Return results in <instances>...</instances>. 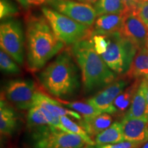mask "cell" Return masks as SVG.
Wrapping results in <instances>:
<instances>
[{"label": "cell", "instance_id": "cell-1", "mask_svg": "<svg viewBox=\"0 0 148 148\" xmlns=\"http://www.w3.org/2000/svg\"><path fill=\"white\" fill-rule=\"evenodd\" d=\"M25 40L27 66L31 72L42 69L65 45L56 36L43 14H29L26 16Z\"/></svg>", "mask_w": 148, "mask_h": 148}, {"label": "cell", "instance_id": "cell-2", "mask_svg": "<svg viewBox=\"0 0 148 148\" xmlns=\"http://www.w3.org/2000/svg\"><path fill=\"white\" fill-rule=\"evenodd\" d=\"M71 52L81 71L84 91L106 87L116 79V73L96 51L90 37L73 44Z\"/></svg>", "mask_w": 148, "mask_h": 148}, {"label": "cell", "instance_id": "cell-3", "mask_svg": "<svg viewBox=\"0 0 148 148\" xmlns=\"http://www.w3.org/2000/svg\"><path fill=\"white\" fill-rule=\"evenodd\" d=\"M71 51H62L38 73V80L46 91L57 98L72 95L79 87L78 74Z\"/></svg>", "mask_w": 148, "mask_h": 148}, {"label": "cell", "instance_id": "cell-4", "mask_svg": "<svg viewBox=\"0 0 148 148\" xmlns=\"http://www.w3.org/2000/svg\"><path fill=\"white\" fill-rule=\"evenodd\" d=\"M108 45L106 51L101 54L110 69L116 74H126L138 48L132 40L123 36L119 31L106 35Z\"/></svg>", "mask_w": 148, "mask_h": 148}, {"label": "cell", "instance_id": "cell-5", "mask_svg": "<svg viewBox=\"0 0 148 148\" xmlns=\"http://www.w3.org/2000/svg\"><path fill=\"white\" fill-rule=\"evenodd\" d=\"M41 12L51 25L53 32L66 45H73L79 40L91 36V27L74 21L67 16L47 6Z\"/></svg>", "mask_w": 148, "mask_h": 148}, {"label": "cell", "instance_id": "cell-6", "mask_svg": "<svg viewBox=\"0 0 148 148\" xmlns=\"http://www.w3.org/2000/svg\"><path fill=\"white\" fill-rule=\"evenodd\" d=\"M1 49L10 55L18 64H23L25 54V36L21 23L8 18L0 25Z\"/></svg>", "mask_w": 148, "mask_h": 148}, {"label": "cell", "instance_id": "cell-7", "mask_svg": "<svg viewBox=\"0 0 148 148\" xmlns=\"http://www.w3.org/2000/svg\"><path fill=\"white\" fill-rule=\"evenodd\" d=\"M37 92L36 85L32 80L17 79L7 83L4 96L8 101L18 110H29L34 106Z\"/></svg>", "mask_w": 148, "mask_h": 148}, {"label": "cell", "instance_id": "cell-8", "mask_svg": "<svg viewBox=\"0 0 148 148\" xmlns=\"http://www.w3.org/2000/svg\"><path fill=\"white\" fill-rule=\"evenodd\" d=\"M49 6L74 21L90 27L97 16L93 5L74 0H51Z\"/></svg>", "mask_w": 148, "mask_h": 148}, {"label": "cell", "instance_id": "cell-9", "mask_svg": "<svg viewBox=\"0 0 148 148\" xmlns=\"http://www.w3.org/2000/svg\"><path fill=\"white\" fill-rule=\"evenodd\" d=\"M34 147L38 148H82L86 143L82 137L54 127L36 138Z\"/></svg>", "mask_w": 148, "mask_h": 148}, {"label": "cell", "instance_id": "cell-10", "mask_svg": "<svg viewBox=\"0 0 148 148\" xmlns=\"http://www.w3.org/2000/svg\"><path fill=\"white\" fill-rule=\"evenodd\" d=\"M127 85L128 82L125 79H115L86 101L102 112H107L110 114H115V110L113 107L114 101Z\"/></svg>", "mask_w": 148, "mask_h": 148}, {"label": "cell", "instance_id": "cell-11", "mask_svg": "<svg viewBox=\"0 0 148 148\" xmlns=\"http://www.w3.org/2000/svg\"><path fill=\"white\" fill-rule=\"evenodd\" d=\"M119 32L137 46L146 47L148 42V27L134 12L125 13Z\"/></svg>", "mask_w": 148, "mask_h": 148}, {"label": "cell", "instance_id": "cell-12", "mask_svg": "<svg viewBox=\"0 0 148 148\" xmlns=\"http://www.w3.org/2000/svg\"><path fill=\"white\" fill-rule=\"evenodd\" d=\"M121 124L124 140L141 144L148 140V118H131L124 116Z\"/></svg>", "mask_w": 148, "mask_h": 148}, {"label": "cell", "instance_id": "cell-13", "mask_svg": "<svg viewBox=\"0 0 148 148\" xmlns=\"http://www.w3.org/2000/svg\"><path fill=\"white\" fill-rule=\"evenodd\" d=\"M125 13H110L97 16L91 27V35H108L119 31Z\"/></svg>", "mask_w": 148, "mask_h": 148}, {"label": "cell", "instance_id": "cell-14", "mask_svg": "<svg viewBox=\"0 0 148 148\" xmlns=\"http://www.w3.org/2000/svg\"><path fill=\"white\" fill-rule=\"evenodd\" d=\"M34 106L42 107L56 116H67L79 121H81L82 118V115L78 112L62 107V103L59 102L58 100L53 99L52 98L40 91L37 92L36 95Z\"/></svg>", "mask_w": 148, "mask_h": 148}, {"label": "cell", "instance_id": "cell-15", "mask_svg": "<svg viewBox=\"0 0 148 148\" xmlns=\"http://www.w3.org/2000/svg\"><path fill=\"white\" fill-rule=\"evenodd\" d=\"M27 123L29 129L34 132L35 139L53 127L50 125L41 108L38 106H34L29 109Z\"/></svg>", "mask_w": 148, "mask_h": 148}, {"label": "cell", "instance_id": "cell-16", "mask_svg": "<svg viewBox=\"0 0 148 148\" xmlns=\"http://www.w3.org/2000/svg\"><path fill=\"white\" fill-rule=\"evenodd\" d=\"M148 80L146 78L142 79L137 90L133 98L132 103L124 116L131 118L145 117L147 107V86Z\"/></svg>", "mask_w": 148, "mask_h": 148}, {"label": "cell", "instance_id": "cell-17", "mask_svg": "<svg viewBox=\"0 0 148 148\" xmlns=\"http://www.w3.org/2000/svg\"><path fill=\"white\" fill-rule=\"evenodd\" d=\"M18 124L17 114L4 100L0 103V132L3 136H10L15 132Z\"/></svg>", "mask_w": 148, "mask_h": 148}, {"label": "cell", "instance_id": "cell-18", "mask_svg": "<svg viewBox=\"0 0 148 148\" xmlns=\"http://www.w3.org/2000/svg\"><path fill=\"white\" fill-rule=\"evenodd\" d=\"M112 122L110 114L107 112L97 114L90 118H86L80 122V125L84 127L90 136H95L99 133L110 127Z\"/></svg>", "mask_w": 148, "mask_h": 148}, {"label": "cell", "instance_id": "cell-19", "mask_svg": "<svg viewBox=\"0 0 148 148\" xmlns=\"http://www.w3.org/2000/svg\"><path fill=\"white\" fill-rule=\"evenodd\" d=\"M129 78L139 79L148 76V48H140L135 56L130 68L126 73Z\"/></svg>", "mask_w": 148, "mask_h": 148}, {"label": "cell", "instance_id": "cell-20", "mask_svg": "<svg viewBox=\"0 0 148 148\" xmlns=\"http://www.w3.org/2000/svg\"><path fill=\"white\" fill-rule=\"evenodd\" d=\"M141 80L136 79L130 86H127L114 101L113 107L115 110V114H125V111L130 106L134 96L137 90Z\"/></svg>", "mask_w": 148, "mask_h": 148}, {"label": "cell", "instance_id": "cell-21", "mask_svg": "<svg viewBox=\"0 0 148 148\" xmlns=\"http://www.w3.org/2000/svg\"><path fill=\"white\" fill-rule=\"evenodd\" d=\"M123 140H124V138L122 132L121 124L119 122L112 123L110 127L95 137V143L97 145L117 143Z\"/></svg>", "mask_w": 148, "mask_h": 148}, {"label": "cell", "instance_id": "cell-22", "mask_svg": "<svg viewBox=\"0 0 148 148\" xmlns=\"http://www.w3.org/2000/svg\"><path fill=\"white\" fill-rule=\"evenodd\" d=\"M93 6L97 16L125 12V6L122 0H99Z\"/></svg>", "mask_w": 148, "mask_h": 148}, {"label": "cell", "instance_id": "cell-23", "mask_svg": "<svg viewBox=\"0 0 148 148\" xmlns=\"http://www.w3.org/2000/svg\"><path fill=\"white\" fill-rule=\"evenodd\" d=\"M58 101L62 104H63L64 106L77 111L84 117V119L92 117V116L102 113L101 110L90 104L87 101L86 102H82V101H71L70 102V101H66L62 100V99H58Z\"/></svg>", "mask_w": 148, "mask_h": 148}, {"label": "cell", "instance_id": "cell-24", "mask_svg": "<svg viewBox=\"0 0 148 148\" xmlns=\"http://www.w3.org/2000/svg\"><path fill=\"white\" fill-rule=\"evenodd\" d=\"M61 123L64 128L66 130V132L73 133L78 136L82 137L86 144L89 145H96L95 141L92 140L90 135L88 134V132L85 130L84 127L81 125L77 124V123L74 122L73 121L70 119L67 116H60Z\"/></svg>", "mask_w": 148, "mask_h": 148}, {"label": "cell", "instance_id": "cell-25", "mask_svg": "<svg viewBox=\"0 0 148 148\" xmlns=\"http://www.w3.org/2000/svg\"><path fill=\"white\" fill-rule=\"evenodd\" d=\"M17 62L10 55L1 49L0 51V67L5 73L11 75H18L21 73V69L17 65Z\"/></svg>", "mask_w": 148, "mask_h": 148}, {"label": "cell", "instance_id": "cell-26", "mask_svg": "<svg viewBox=\"0 0 148 148\" xmlns=\"http://www.w3.org/2000/svg\"><path fill=\"white\" fill-rule=\"evenodd\" d=\"M18 8L11 0H0L1 19L12 18L18 13Z\"/></svg>", "mask_w": 148, "mask_h": 148}, {"label": "cell", "instance_id": "cell-27", "mask_svg": "<svg viewBox=\"0 0 148 148\" xmlns=\"http://www.w3.org/2000/svg\"><path fill=\"white\" fill-rule=\"evenodd\" d=\"M94 47L99 55L106 51L108 45V40L106 36L101 34H94L90 36Z\"/></svg>", "mask_w": 148, "mask_h": 148}, {"label": "cell", "instance_id": "cell-28", "mask_svg": "<svg viewBox=\"0 0 148 148\" xmlns=\"http://www.w3.org/2000/svg\"><path fill=\"white\" fill-rule=\"evenodd\" d=\"M24 10H29L37 7L49 5L51 0H16Z\"/></svg>", "mask_w": 148, "mask_h": 148}, {"label": "cell", "instance_id": "cell-29", "mask_svg": "<svg viewBox=\"0 0 148 148\" xmlns=\"http://www.w3.org/2000/svg\"><path fill=\"white\" fill-rule=\"evenodd\" d=\"M134 13L136 14L148 27V0H145L140 3Z\"/></svg>", "mask_w": 148, "mask_h": 148}, {"label": "cell", "instance_id": "cell-30", "mask_svg": "<svg viewBox=\"0 0 148 148\" xmlns=\"http://www.w3.org/2000/svg\"><path fill=\"white\" fill-rule=\"evenodd\" d=\"M141 145V143H137V142H132L124 140L117 143L97 145V147L98 148H138Z\"/></svg>", "mask_w": 148, "mask_h": 148}, {"label": "cell", "instance_id": "cell-31", "mask_svg": "<svg viewBox=\"0 0 148 148\" xmlns=\"http://www.w3.org/2000/svg\"><path fill=\"white\" fill-rule=\"evenodd\" d=\"M125 6V12H134L140 3L145 0H122Z\"/></svg>", "mask_w": 148, "mask_h": 148}, {"label": "cell", "instance_id": "cell-32", "mask_svg": "<svg viewBox=\"0 0 148 148\" xmlns=\"http://www.w3.org/2000/svg\"><path fill=\"white\" fill-rule=\"evenodd\" d=\"M74 1H79V2L88 3V4L94 5L98 1H99V0H74Z\"/></svg>", "mask_w": 148, "mask_h": 148}, {"label": "cell", "instance_id": "cell-33", "mask_svg": "<svg viewBox=\"0 0 148 148\" xmlns=\"http://www.w3.org/2000/svg\"><path fill=\"white\" fill-rule=\"evenodd\" d=\"M146 98H147V107H146L145 117L148 118V83H147V94H146Z\"/></svg>", "mask_w": 148, "mask_h": 148}, {"label": "cell", "instance_id": "cell-34", "mask_svg": "<svg viewBox=\"0 0 148 148\" xmlns=\"http://www.w3.org/2000/svg\"><path fill=\"white\" fill-rule=\"evenodd\" d=\"M82 148H98V147L97 145H89V144H86V145Z\"/></svg>", "mask_w": 148, "mask_h": 148}, {"label": "cell", "instance_id": "cell-35", "mask_svg": "<svg viewBox=\"0 0 148 148\" xmlns=\"http://www.w3.org/2000/svg\"><path fill=\"white\" fill-rule=\"evenodd\" d=\"M141 148H148V140L146 143H144V145H143V147H142Z\"/></svg>", "mask_w": 148, "mask_h": 148}, {"label": "cell", "instance_id": "cell-36", "mask_svg": "<svg viewBox=\"0 0 148 148\" xmlns=\"http://www.w3.org/2000/svg\"><path fill=\"white\" fill-rule=\"evenodd\" d=\"M146 47H147L148 48V42H147V45H146Z\"/></svg>", "mask_w": 148, "mask_h": 148}, {"label": "cell", "instance_id": "cell-37", "mask_svg": "<svg viewBox=\"0 0 148 148\" xmlns=\"http://www.w3.org/2000/svg\"><path fill=\"white\" fill-rule=\"evenodd\" d=\"M145 78H146V79H148V76H147V77H145Z\"/></svg>", "mask_w": 148, "mask_h": 148}, {"label": "cell", "instance_id": "cell-38", "mask_svg": "<svg viewBox=\"0 0 148 148\" xmlns=\"http://www.w3.org/2000/svg\"><path fill=\"white\" fill-rule=\"evenodd\" d=\"M34 148H38V147H34Z\"/></svg>", "mask_w": 148, "mask_h": 148}]
</instances>
